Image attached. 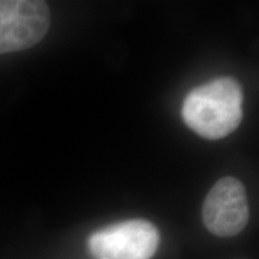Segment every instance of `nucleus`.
Listing matches in <instances>:
<instances>
[{
	"mask_svg": "<svg viewBox=\"0 0 259 259\" xmlns=\"http://www.w3.org/2000/svg\"><path fill=\"white\" fill-rule=\"evenodd\" d=\"M244 94L232 77H219L197 87L183 103L184 121L206 139H221L238 128L244 115Z\"/></svg>",
	"mask_w": 259,
	"mask_h": 259,
	"instance_id": "nucleus-1",
	"label": "nucleus"
},
{
	"mask_svg": "<svg viewBox=\"0 0 259 259\" xmlns=\"http://www.w3.org/2000/svg\"><path fill=\"white\" fill-rule=\"evenodd\" d=\"M158 244L157 228L142 219L105 227L88 239L90 253L97 259H150L156 253Z\"/></svg>",
	"mask_w": 259,
	"mask_h": 259,
	"instance_id": "nucleus-2",
	"label": "nucleus"
},
{
	"mask_svg": "<svg viewBox=\"0 0 259 259\" xmlns=\"http://www.w3.org/2000/svg\"><path fill=\"white\" fill-rule=\"evenodd\" d=\"M50 24L47 3L0 0V54L35 46L46 36Z\"/></svg>",
	"mask_w": 259,
	"mask_h": 259,
	"instance_id": "nucleus-3",
	"label": "nucleus"
},
{
	"mask_svg": "<svg viewBox=\"0 0 259 259\" xmlns=\"http://www.w3.org/2000/svg\"><path fill=\"white\" fill-rule=\"evenodd\" d=\"M203 222L218 236H234L245 228L248 204L240 180L225 177L211 187L203 203Z\"/></svg>",
	"mask_w": 259,
	"mask_h": 259,
	"instance_id": "nucleus-4",
	"label": "nucleus"
}]
</instances>
